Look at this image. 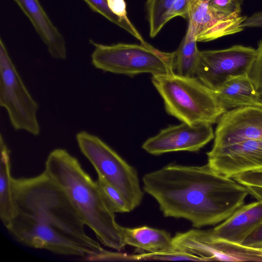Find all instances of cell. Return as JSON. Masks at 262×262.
I'll return each instance as SVG.
<instances>
[{
    "mask_svg": "<svg viewBox=\"0 0 262 262\" xmlns=\"http://www.w3.org/2000/svg\"><path fill=\"white\" fill-rule=\"evenodd\" d=\"M15 214L6 228L29 247L83 259L103 248L88 236L85 225L64 190L44 171L12 179Z\"/></svg>",
    "mask_w": 262,
    "mask_h": 262,
    "instance_id": "1",
    "label": "cell"
},
{
    "mask_svg": "<svg viewBox=\"0 0 262 262\" xmlns=\"http://www.w3.org/2000/svg\"><path fill=\"white\" fill-rule=\"evenodd\" d=\"M144 190L166 217L184 219L195 228L214 225L244 204L246 187L203 166L170 164L145 174Z\"/></svg>",
    "mask_w": 262,
    "mask_h": 262,
    "instance_id": "2",
    "label": "cell"
},
{
    "mask_svg": "<svg viewBox=\"0 0 262 262\" xmlns=\"http://www.w3.org/2000/svg\"><path fill=\"white\" fill-rule=\"evenodd\" d=\"M45 171L65 192L85 225L104 246L121 251L126 246L115 212L98 185L78 160L66 150L57 148L49 155Z\"/></svg>",
    "mask_w": 262,
    "mask_h": 262,
    "instance_id": "3",
    "label": "cell"
},
{
    "mask_svg": "<svg viewBox=\"0 0 262 262\" xmlns=\"http://www.w3.org/2000/svg\"><path fill=\"white\" fill-rule=\"evenodd\" d=\"M151 81L163 99L167 113L182 122L212 124L226 112L215 92L196 77L161 74L152 76Z\"/></svg>",
    "mask_w": 262,
    "mask_h": 262,
    "instance_id": "4",
    "label": "cell"
},
{
    "mask_svg": "<svg viewBox=\"0 0 262 262\" xmlns=\"http://www.w3.org/2000/svg\"><path fill=\"white\" fill-rule=\"evenodd\" d=\"M92 43L95 47L92 63L104 72L128 76L144 73L152 76L175 73L174 52L161 51L147 42L109 46Z\"/></svg>",
    "mask_w": 262,
    "mask_h": 262,
    "instance_id": "5",
    "label": "cell"
},
{
    "mask_svg": "<svg viewBox=\"0 0 262 262\" xmlns=\"http://www.w3.org/2000/svg\"><path fill=\"white\" fill-rule=\"evenodd\" d=\"M79 148L95 169L123 196L132 210L141 203L143 193L136 170L98 137L85 131L76 136Z\"/></svg>",
    "mask_w": 262,
    "mask_h": 262,
    "instance_id": "6",
    "label": "cell"
},
{
    "mask_svg": "<svg viewBox=\"0 0 262 262\" xmlns=\"http://www.w3.org/2000/svg\"><path fill=\"white\" fill-rule=\"evenodd\" d=\"M0 105L15 130L40 134L36 114L38 105L27 90L3 42L0 40Z\"/></svg>",
    "mask_w": 262,
    "mask_h": 262,
    "instance_id": "7",
    "label": "cell"
},
{
    "mask_svg": "<svg viewBox=\"0 0 262 262\" xmlns=\"http://www.w3.org/2000/svg\"><path fill=\"white\" fill-rule=\"evenodd\" d=\"M256 54V49L241 45L200 51L195 77L215 92L231 79L248 75Z\"/></svg>",
    "mask_w": 262,
    "mask_h": 262,
    "instance_id": "8",
    "label": "cell"
},
{
    "mask_svg": "<svg viewBox=\"0 0 262 262\" xmlns=\"http://www.w3.org/2000/svg\"><path fill=\"white\" fill-rule=\"evenodd\" d=\"M211 125L207 123L190 125L183 122L170 126L148 138L142 148L154 155L179 151H198L214 139Z\"/></svg>",
    "mask_w": 262,
    "mask_h": 262,
    "instance_id": "9",
    "label": "cell"
},
{
    "mask_svg": "<svg viewBox=\"0 0 262 262\" xmlns=\"http://www.w3.org/2000/svg\"><path fill=\"white\" fill-rule=\"evenodd\" d=\"M262 138V107L249 106L225 112L219 119L212 147Z\"/></svg>",
    "mask_w": 262,
    "mask_h": 262,
    "instance_id": "10",
    "label": "cell"
},
{
    "mask_svg": "<svg viewBox=\"0 0 262 262\" xmlns=\"http://www.w3.org/2000/svg\"><path fill=\"white\" fill-rule=\"evenodd\" d=\"M208 164L216 172L229 178L262 169V138L212 148L207 152Z\"/></svg>",
    "mask_w": 262,
    "mask_h": 262,
    "instance_id": "11",
    "label": "cell"
},
{
    "mask_svg": "<svg viewBox=\"0 0 262 262\" xmlns=\"http://www.w3.org/2000/svg\"><path fill=\"white\" fill-rule=\"evenodd\" d=\"M209 0H191L187 17L193 26L198 42H207L242 32L246 16L229 15L209 5Z\"/></svg>",
    "mask_w": 262,
    "mask_h": 262,
    "instance_id": "12",
    "label": "cell"
},
{
    "mask_svg": "<svg viewBox=\"0 0 262 262\" xmlns=\"http://www.w3.org/2000/svg\"><path fill=\"white\" fill-rule=\"evenodd\" d=\"M262 223V202L243 205L221 224L209 230L211 235L220 241L241 245Z\"/></svg>",
    "mask_w": 262,
    "mask_h": 262,
    "instance_id": "13",
    "label": "cell"
},
{
    "mask_svg": "<svg viewBox=\"0 0 262 262\" xmlns=\"http://www.w3.org/2000/svg\"><path fill=\"white\" fill-rule=\"evenodd\" d=\"M29 19L36 32L46 45L50 55L65 59L67 49L64 39L53 25L38 0H13Z\"/></svg>",
    "mask_w": 262,
    "mask_h": 262,
    "instance_id": "14",
    "label": "cell"
},
{
    "mask_svg": "<svg viewBox=\"0 0 262 262\" xmlns=\"http://www.w3.org/2000/svg\"><path fill=\"white\" fill-rule=\"evenodd\" d=\"M226 111L244 106L262 107V99L248 75L238 76L225 82L215 91Z\"/></svg>",
    "mask_w": 262,
    "mask_h": 262,
    "instance_id": "15",
    "label": "cell"
},
{
    "mask_svg": "<svg viewBox=\"0 0 262 262\" xmlns=\"http://www.w3.org/2000/svg\"><path fill=\"white\" fill-rule=\"evenodd\" d=\"M122 238L126 244L152 253L175 250L172 237L167 231L146 226L137 228L121 226Z\"/></svg>",
    "mask_w": 262,
    "mask_h": 262,
    "instance_id": "16",
    "label": "cell"
},
{
    "mask_svg": "<svg viewBox=\"0 0 262 262\" xmlns=\"http://www.w3.org/2000/svg\"><path fill=\"white\" fill-rule=\"evenodd\" d=\"M0 148V217L6 228L15 214V207L12 194L10 150L2 135Z\"/></svg>",
    "mask_w": 262,
    "mask_h": 262,
    "instance_id": "17",
    "label": "cell"
},
{
    "mask_svg": "<svg viewBox=\"0 0 262 262\" xmlns=\"http://www.w3.org/2000/svg\"><path fill=\"white\" fill-rule=\"evenodd\" d=\"M195 30L190 22L185 35L178 49L174 51V72L178 75L195 77L200 51L198 50Z\"/></svg>",
    "mask_w": 262,
    "mask_h": 262,
    "instance_id": "18",
    "label": "cell"
},
{
    "mask_svg": "<svg viewBox=\"0 0 262 262\" xmlns=\"http://www.w3.org/2000/svg\"><path fill=\"white\" fill-rule=\"evenodd\" d=\"M96 182L105 202L113 211L115 213L131 211L127 202L122 194L103 177L98 174Z\"/></svg>",
    "mask_w": 262,
    "mask_h": 262,
    "instance_id": "19",
    "label": "cell"
},
{
    "mask_svg": "<svg viewBox=\"0 0 262 262\" xmlns=\"http://www.w3.org/2000/svg\"><path fill=\"white\" fill-rule=\"evenodd\" d=\"M83 1L86 2L91 9L94 11L100 14L111 22L126 30L138 39L140 41L141 43H144L146 42L134 25H129L125 23L111 11L105 0Z\"/></svg>",
    "mask_w": 262,
    "mask_h": 262,
    "instance_id": "20",
    "label": "cell"
},
{
    "mask_svg": "<svg viewBox=\"0 0 262 262\" xmlns=\"http://www.w3.org/2000/svg\"><path fill=\"white\" fill-rule=\"evenodd\" d=\"M139 261L143 260H186L201 261L192 254L178 250L138 254Z\"/></svg>",
    "mask_w": 262,
    "mask_h": 262,
    "instance_id": "21",
    "label": "cell"
},
{
    "mask_svg": "<svg viewBox=\"0 0 262 262\" xmlns=\"http://www.w3.org/2000/svg\"><path fill=\"white\" fill-rule=\"evenodd\" d=\"M83 260L88 261H139V258L137 253L136 254H127L103 249L99 252L87 256L83 258Z\"/></svg>",
    "mask_w": 262,
    "mask_h": 262,
    "instance_id": "22",
    "label": "cell"
},
{
    "mask_svg": "<svg viewBox=\"0 0 262 262\" xmlns=\"http://www.w3.org/2000/svg\"><path fill=\"white\" fill-rule=\"evenodd\" d=\"M255 60L248 76L259 94H262V39L259 41Z\"/></svg>",
    "mask_w": 262,
    "mask_h": 262,
    "instance_id": "23",
    "label": "cell"
},
{
    "mask_svg": "<svg viewBox=\"0 0 262 262\" xmlns=\"http://www.w3.org/2000/svg\"><path fill=\"white\" fill-rule=\"evenodd\" d=\"M243 0H209V5L214 9L224 13L241 15Z\"/></svg>",
    "mask_w": 262,
    "mask_h": 262,
    "instance_id": "24",
    "label": "cell"
},
{
    "mask_svg": "<svg viewBox=\"0 0 262 262\" xmlns=\"http://www.w3.org/2000/svg\"><path fill=\"white\" fill-rule=\"evenodd\" d=\"M232 178L244 186H255L262 187V169L241 173Z\"/></svg>",
    "mask_w": 262,
    "mask_h": 262,
    "instance_id": "25",
    "label": "cell"
},
{
    "mask_svg": "<svg viewBox=\"0 0 262 262\" xmlns=\"http://www.w3.org/2000/svg\"><path fill=\"white\" fill-rule=\"evenodd\" d=\"M111 11L125 23L133 25L127 15L126 6L124 0H105Z\"/></svg>",
    "mask_w": 262,
    "mask_h": 262,
    "instance_id": "26",
    "label": "cell"
},
{
    "mask_svg": "<svg viewBox=\"0 0 262 262\" xmlns=\"http://www.w3.org/2000/svg\"><path fill=\"white\" fill-rule=\"evenodd\" d=\"M241 245L246 247L262 249V223L255 228Z\"/></svg>",
    "mask_w": 262,
    "mask_h": 262,
    "instance_id": "27",
    "label": "cell"
},
{
    "mask_svg": "<svg viewBox=\"0 0 262 262\" xmlns=\"http://www.w3.org/2000/svg\"><path fill=\"white\" fill-rule=\"evenodd\" d=\"M243 28L251 27H262V12L253 13L249 17H247L242 24Z\"/></svg>",
    "mask_w": 262,
    "mask_h": 262,
    "instance_id": "28",
    "label": "cell"
},
{
    "mask_svg": "<svg viewBox=\"0 0 262 262\" xmlns=\"http://www.w3.org/2000/svg\"><path fill=\"white\" fill-rule=\"evenodd\" d=\"M250 194L257 200L262 202V187L255 186H245Z\"/></svg>",
    "mask_w": 262,
    "mask_h": 262,
    "instance_id": "29",
    "label": "cell"
},
{
    "mask_svg": "<svg viewBox=\"0 0 262 262\" xmlns=\"http://www.w3.org/2000/svg\"><path fill=\"white\" fill-rule=\"evenodd\" d=\"M161 5L170 8L177 0H156ZM185 2L189 3L191 0H183Z\"/></svg>",
    "mask_w": 262,
    "mask_h": 262,
    "instance_id": "30",
    "label": "cell"
},
{
    "mask_svg": "<svg viewBox=\"0 0 262 262\" xmlns=\"http://www.w3.org/2000/svg\"><path fill=\"white\" fill-rule=\"evenodd\" d=\"M260 96H261V99H262V94H260Z\"/></svg>",
    "mask_w": 262,
    "mask_h": 262,
    "instance_id": "31",
    "label": "cell"
}]
</instances>
